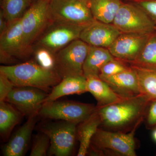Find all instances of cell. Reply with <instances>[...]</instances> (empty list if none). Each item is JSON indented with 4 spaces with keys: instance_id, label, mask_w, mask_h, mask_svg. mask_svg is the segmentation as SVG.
Wrapping results in <instances>:
<instances>
[{
    "instance_id": "6da1fadb",
    "label": "cell",
    "mask_w": 156,
    "mask_h": 156,
    "mask_svg": "<svg viewBox=\"0 0 156 156\" xmlns=\"http://www.w3.org/2000/svg\"><path fill=\"white\" fill-rule=\"evenodd\" d=\"M151 101L148 96L142 94L107 106L97 107L101 119V128L115 132H130L144 120Z\"/></svg>"
},
{
    "instance_id": "7a4b0ae2",
    "label": "cell",
    "mask_w": 156,
    "mask_h": 156,
    "mask_svg": "<svg viewBox=\"0 0 156 156\" xmlns=\"http://www.w3.org/2000/svg\"><path fill=\"white\" fill-rule=\"evenodd\" d=\"M15 87H35L48 92L61 82L56 71L42 67L34 59L12 65L0 66Z\"/></svg>"
},
{
    "instance_id": "3957f363",
    "label": "cell",
    "mask_w": 156,
    "mask_h": 156,
    "mask_svg": "<svg viewBox=\"0 0 156 156\" xmlns=\"http://www.w3.org/2000/svg\"><path fill=\"white\" fill-rule=\"evenodd\" d=\"M137 128L123 133L98 128L92 137L88 154L95 156H136L134 134Z\"/></svg>"
},
{
    "instance_id": "277c9868",
    "label": "cell",
    "mask_w": 156,
    "mask_h": 156,
    "mask_svg": "<svg viewBox=\"0 0 156 156\" xmlns=\"http://www.w3.org/2000/svg\"><path fill=\"white\" fill-rule=\"evenodd\" d=\"M49 14L51 21L83 27L95 20L88 0H50Z\"/></svg>"
},
{
    "instance_id": "5b68a950",
    "label": "cell",
    "mask_w": 156,
    "mask_h": 156,
    "mask_svg": "<svg viewBox=\"0 0 156 156\" xmlns=\"http://www.w3.org/2000/svg\"><path fill=\"white\" fill-rule=\"evenodd\" d=\"M78 123L64 120L54 122L43 123L39 126L40 132L50 138L49 154L55 156H68L73 152L76 138Z\"/></svg>"
},
{
    "instance_id": "8992f818",
    "label": "cell",
    "mask_w": 156,
    "mask_h": 156,
    "mask_svg": "<svg viewBox=\"0 0 156 156\" xmlns=\"http://www.w3.org/2000/svg\"><path fill=\"white\" fill-rule=\"evenodd\" d=\"M20 18L9 25L0 35V62L12 65L17 59H25L33 53V48L26 44Z\"/></svg>"
},
{
    "instance_id": "52a82bcc",
    "label": "cell",
    "mask_w": 156,
    "mask_h": 156,
    "mask_svg": "<svg viewBox=\"0 0 156 156\" xmlns=\"http://www.w3.org/2000/svg\"><path fill=\"white\" fill-rule=\"evenodd\" d=\"M97 108L92 104L56 100L43 104L38 116L43 119L64 120L80 124L90 117Z\"/></svg>"
},
{
    "instance_id": "ba28073f",
    "label": "cell",
    "mask_w": 156,
    "mask_h": 156,
    "mask_svg": "<svg viewBox=\"0 0 156 156\" xmlns=\"http://www.w3.org/2000/svg\"><path fill=\"white\" fill-rule=\"evenodd\" d=\"M90 45L77 39L56 53L55 70L62 79L84 76L83 66Z\"/></svg>"
},
{
    "instance_id": "9c48e42d",
    "label": "cell",
    "mask_w": 156,
    "mask_h": 156,
    "mask_svg": "<svg viewBox=\"0 0 156 156\" xmlns=\"http://www.w3.org/2000/svg\"><path fill=\"white\" fill-rule=\"evenodd\" d=\"M113 24L121 33L148 35L155 30L156 23L143 9L122 4Z\"/></svg>"
},
{
    "instance_id": "30bf717a",
    "label": "cell",
    "mask_w": 156,
    "mask_h": 156,
    "mask_svg": "<svg viewBox=\"0 0 156 156\" xmlns=\"http://www.w3.org/2000/svg\"><path fill=\"white\" fill-rule=\"evenodd\" d=\"M50 0H36L31 4L20 17L26 44L33 48L34 44L51 22L49 17Z\"/></svg>"
},
{
    "instance_id": "8fae6325",
    "label": "cell",
    "mask_w": 156,
    "mask_h": 156,
    "mask_svg": "<svg viewBox=\"0 0 156 156\" xmlns=\"http://www.w3.org/2000/svg\"><path fill=\"white\" fill-rule=\"evenodd\" d=\"M84 27L66 23L51 21L33 46L44 47L56 53L71 42L80 39Z\"/></svg>"
},
{
    "instance_id": "7c38bea8",
    "label": "cell",
    "mask_w": 156,
    "mask_h": 156,
    "mask_svg": "<svg viewBox=\"0 0 156 156\" xmlns=\"http://www.w3.org/2000/svg\"><path fill=\"white\" fill-rule=\"evenodd\" d=\"M48 94L35 87H15L5 101L14 105L28 119L38 116Z\"/></svg>"
},
{
    "instance_id": "4fadbf2b",
    "label": "cell",
    "mask_w": 156,
    "mask_h": 156,
    "mask_svg": "<svg viewBox=\"0 0 156 156\" xmlns=\"http://www.w3.org/2000/svg\"><path fill=\"white\" fill-rule=\"evenodd\" d=\"M150 34L122 33L108 49L115 58L132 62L140 54Z\"/></svg>"
},
{
    "instance_id": "5bb4252c",
    "label": "cell",
    "mask_w": 156,
    "mask_h": 156,
    "mask_svg": "<svg viewBox=\"0 0 156 156\" xmlns=\"http://www.w3.org/2000/svg\"><path fill=\"white\" fill-rule=\"evenodd\" d=\"M121 34L113 24L95 20L83 28L80 39L90 46L108 48Z\"/></svg>"
},
{
    "instance_id": "9a60e30c",
    "label": "cell",
    "mask_w": 156,
    "mask_h": 156,
    "mask_svg": "<svg viewBox=\"0 0 156 156\" xmlns=\"http://www.w3.org/2000/svg\"><path fill=\"white\" fill-rule=\"evenodd\" d=\"M111 89L123 98H131L142 94L136 73L131 67L115 75L99 77Z\"/></svg>"
},
{
    "instance_id": "2e32d148",
    "label": "cell",
    "mask_w": 156,
    "mask_h": 156,
    "mask_svg": "<svg viewBox=\"0 0 156 156\" xmlns=\"http://www.w3.org/2000/svg\"><path fill=\"white\" fill-rule=\"evenodd\" d=\"M38 116L28 118L27 121L18 128L9 142L3 147V155L22 156L25 154Z\"/></svg>"
},
{
    "instance_id": "e0dca14e",
    "label": "cell",
    "mask_w": 156,
    "mask_h": 156,
    "mask_svg": "<svg viewBox=\"0 0 156 156\" xmlns=\"http://www.w3.org/2000/svg\"><path fill=\"white\" fill-rule=\"evenodd\" d=\"M88 92L87 79L84 76H73L62 79L48 94L44 102L54 101L63 96Z\"/></svg>"
},
{
    "instance_id": "ac0fdd59",
    "label": "cell",
    "mask_w": 156,
    "mask_h": 156,
    "mask_svg": "<svg viewBox=\"0 0 156 156\" xmlns=\"http://www.w3.org/2000/svg\"><path fill=\"white\" fill-rule=\"evenodd\" d=\"M87 89L97 101L98 108L107 106L123 100L99 77L91 76L87 78Z\"/></svg>"
},
{
    "instance_id": "d6986e66",
    "label": "cell",
    "mask_w": 156,
    "mask_h": 156,
    "mask_svg": "<svg viewBox=\"0 0 156 156\" xmlns=\"http://www.w3.org/2000/svg\"><path fill=\"white\" fill-rule=\"evenodd\" d=\"M101 124V119L97 109L88 119L78 124L76 136L80 145L78 156H85L88 154L92 137Z\"/></svg>"
},
{
    "instance_id": "ffe728a7",
    "label": "cell",
    "mask_w": 156,
    "mask_h": 156,
    "mask_svg": "<svg viewBox=\"0 0 156 156\" xmlns=\"http://www.w3.org/2000/svg\"><path fill=\"white\" fill-rule=\"evenodd\" d=\"M114 59L108 48L90 46L83 66L84 76L86 78L99 77L101 69L103 66Z\"/></svg>"
},
{
    "instance_id": "44dd1931",
    "label": "cell",
    "mask_w": 156,
    "mask_h": 156,
    "mask_svg": "<svg viewBox=\"0 0 156 156\" xmlns=\"http://www.w3.org/2000/svg\"><path fill=\"white\" fill-rule=\"evenodd\" d=\"M94 19L106 23H113L122 5L120 0H89Z\"/></svg>"
},
{
    "instance_id": "7402d4cb",
    "label": "cell",
    "mask_w": 156,
    "mask_h": 156,
    "mask_svg": "<svg viewBox=\"0 0 156 156\" xmlns=\"http://www.w3.org/2000/svg\"><path fill=\"white\" fill-rule=\"evenodd\" d=\"M23 116L11 103L5 101H0V133L3 139L6 140L9 138L11 131Z\"/></svg>"
},
{
    "instance_id": "603a6c76",
    "label": "cell",
    "mask_w": 156,
    "mask_h": 156,
    "mask_svg": "<svg viewBox=\"0 0 156 156\" xmlns=\"http://www.w3.org/2000/svg\"><path fill=\"white\" fill-rule=\"evenodd\" d=\"M132 65L156 70V31L149 36L144 47Z\"/></svg>"
},
{
    "instance_id": "cb8c5ba5",
    "label": "cell",
    "mask_w": 156,
    "mask_h": 156,
    "mask_svg": "<svg viewBox=\"0 0 156 156\" xmlns=\"http://www.w3.org/2000/svg\"><path fill=\"white\" fill-rule=\"evenodd\" d=\"M131 67L136 73L142 94L147 95L152 101L156 100V70L134 65Z\"/></svg>"
},
{
    "instance_id": "d4e9b609",
    "label": "cell",
    "mask_w": 156,
    "mask_h": 156,
    "mask_svg": "<svg viewBox=\"0 0 156 156\" xmlns=\"http://www.w3.org/2000/svg\"><path fill=\"white\" fill-rule=\"evenodd\" d=\"M31 4V0H1V11L9 25L22 17Z\"/></svg>"
},
{
    "instance_id": "484cf974",
    "label": "cell",
    "mask_w": 156,
    "mask_h": 156,
    "mask_svg": "<svg viewBox=\"0 0 156 156\" xmlns=\"http://www.w3.org/2000/svg\"><path fill=\"white\" fill-rule=\"evenodd\" d=\"M34 59L46 69L55 70L56 53L41 46H33Z\"/></svg>"
},
{
    "instance_id": "4316f807",
    "label": "cell",
    "mask_w": 156,
    "mask_h": 156,
    "mask_svg": "<svg viewBox=\"0 0 156 156\" xmlns=\"http://www.w3.org/2000/svg\"><path fill=\"white\" fill-rule=\"evenodd\" d=\"M50 145V140L49 136L43 132H40L34 136L30 156L47 155Z\"/></svg>"
},
{
    "instance_id": "83f0119b",
    "label": "cell",
    "mask_w": 156,
    "mask_h": 156,
    "mask_svg": "<svg viewBox=\"0 0 156 156\" xmlns=\"http://www.w3.org/2000/svg\"><path fill=\"white\" fill-rule=\"evenodd\" d=\"M130 68V67H127L124 63L115 60V58L107 62L101 68L99 77L114 75Z\"/></svg>"
},
{
    "instance_id": "f1b7e54d",
    "label": "cell",
    "mask_w": 156,
    "mask_h": 156,
    "mask_svg": "<svg viewBox=\"0 0 156 156\" xmlns=\"http://www.w3.org/2000/svg\"><path fill=\"white\" fill-rule=\"evenodd\" d=\"M14 87V84L8 76L0 72V101L5 100L7 95Z\"/></svg>"
},
{
    "instance_id": "f546056e",
    "label": "cell",
    "mask_w": 156,
    "mask_h": 156,
    "mask_svg": "<svg viewBox=\"0 0 156 156\" xmlns=\"http://www.w3.org/2000/svg\"><path fill=\"white\" fill-rule=\"evenodd\" d=\"M145 118L148 128H153L156 126V100L151 101L147 111Z\"/></svg>"
},
{
    "instance_id": "4dcf8cb0",
    "label": "cell",
    "mask_w": 156,
    "mask_h": 156,
    "mask_svg": "<svg viewBox=\"0 0 156 156\" xmlns=\"http://www.w3.org/2000/svg\"><path fill=\"white\" fill-rule=\"evenodd\" d=\"M140 5L156 24V0H146Z\"/></svg>"
},
{
    "instance_id": "1f68e13d",
    "label": "cell",
    "mask_w": 156,
    "mask_h": 156,
    "mask_svg": "<svg viewBox=\"0 0 156 156\" xmlns=\"http://www.w3.org/2000/svg\"><path fill=\"white\" fill-rule=\"evenodd\" d=\"M9 26V23L5 18L2 11H0V35L5 31Z\"/></svg>"
},
{
    "instance_id": "d6a6232c",
    "label": "cell",
    "mask_w": 156,
    "mask_h": 156,
    "mask_svg": "<svg viewBox=\"0 0 156 156\" xmlns=\"http://www.w3.org/2000/svg\"><path fill=\"white\" fill-rule=\"evenodd\" d=\"M152 136L154 140L156 142V129L153 132Z\"/></svg>"
},
{
    "instance_id": "836d02e7",
    "label": "cell",
    "mask_w": 156,
    "mask_h": 156,
    "mask_svg": "<svg viewBox=\"0 0 156 156\" xmlns=\"http://www.w3.org/2000/svg\"><path fill=\"white\" fill-rule=\"evenodd\" d=\"M155 30L156 31V24L155 25Z\"/></svg>"
},
{
    "instance_id": "e575fe53",
    "label": "cell",
    "mask_w": 156,
    "mask_h": 156,
    "mask_svg": "<svg viewBox=\"0 0 156 156\" xmlns=\"http://www.w3.org/2000/svg\"><path fill=\"white\" fill-rule=\"evenodd\" d=\"M88 1H89V0H88Z\"/></svg>"
}]
</instances>
